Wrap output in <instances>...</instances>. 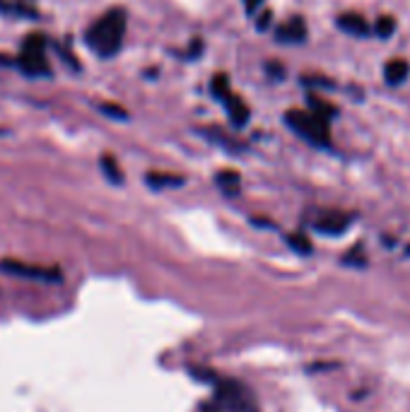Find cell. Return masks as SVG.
I'll return each mask as SVG.
<instances>
[{
	"mask_svg": "<svg viewBox=\"0 0 410 412\" xmlns=\"http://www.w3.org/2000/svg\"><path fill=\"white\" fill-rule=\"evenodd\" d=\"M374 32H377L379 39H389V36H394V32H396V20L394 17H379Z\"/></svg>",
	"mask_w": 410,
	"mask_h": 412,
	"instance_id": "9a60e30c",
	"label": "cell"
},
{
	"mask_svg": "<svg viewBox=\"0 0 410 412\" xmlns=\"http://www.w3.org/2000/svg\"><path fill=\"white\" fill-rule=\"evenodd\" d=\"M0 63H10V60H8V56H0Z\"/></svg>",
	"mask_w": 410,
	"mask_h": 412,
	"instance_id": "7402d4cb",
	"label": "cell"
},
{
	"mask_svg": "<svg viewBox=\"0 0 410 412\" xmlns=\"http://www.w3.org/2000/svg\"><path fill=\"white\" fill-rule=\"evenodd\" d=\"M99 167L104 169V174H107L109 181H114V184H121V181H124V177H121V169H119V165H116V160L112 155H104Z\"/></svg>",
	"mask_w": 410,
	"mask_h": 412,
	"instance_id": "4fadbf2b",
	"label": "cell"
},
{
	"mask_svg": "<svg viewBox=\"0 0 410 412\" xmlns=\"http://www.w3.org/2000/svg\"><path fill=\"white\" fill-rule=\"evenodd\" d=\"M126 32V12L124 10H112L97 20L87 29V46L95 53H99L102 58H112L116 51L121 48V41H124Z\"/></svg>",
	"mask_w": 410,
	"mask_h": 412,
	"instance_id": "6da1fadb",
	"label": "cell"
},
{
	"mask_svg": "<svg viewBox=\"0 0 410 412\" xmlns=\"http://www.w3.org/2000/svg\"><path fill=\"white\" fill-rule=\"evenodd\" d=\"M0 270L10 272V275H24V277H34V280H48V282H56L58 280V272L56 270H44V268H32V265H24L17 263V260H3L0 263Z\"/></svg>",
	"mask_w": 410,
	"mask_h": 412,
	"instance_id": "8992f818",
	"label": "cell"
},
{
	"mask_svg": "<svg viewBox=\"0 0 410 412\" xmlns=\"http://www.w3.org/2000/svg\"><path fill=\"white\" fill-rule=\"evenodd\" d=\"M217 184L227 191V196H237V191H239V174L237 172H222L217 177Z\"/></svg>",
	"mask_w": 410,
	"mask_h": 412,
	"instance_id": "5bb4252c",
	"label": "cell"
},
{
	"mask_svg": "<svg viewBox=\"0 0 410 412\" xmlns=\"http://www.w3.org/2000/svg\"><path fill=\"white\" fill-rule=\"evenodd\" d=\"M244 3H247V12H249V15H254V10L259 8L263 0H244Z\"/></svg>",
	"mask_w": 410,
	"mask_h": 412,
	"instance_id": "44dd1931",
	"label": "cell"
},
{
	"mask_svg": "<svg viewBox=\"0 0 410 412\" xmlns=\"http://www.w3.org/2000/svg\"><path fill=\"white\" fill-rule=\"evenodd\" d=\"M104 113H112V118H126V111L121 106H109V104H102L99 106Z\"/></svg>",
	"mask_w": 410,
	"mask_h": 412,
	"instance_id": "ac0fdd59",
	"label": "cell"
},
{
	"mask_svg": "<svg viewBox=\"0 0 410 412\" xmlns=\"http://www.w3.org/2000/svg\"><path fill=\"white\" fill-rule=\"evenodd\" d=\"M314 229L321 234H328V236H338L345 232L347 227L352 224V215H345V212H335V210H328L323 215L316 217L314 222Z\"/></svg>",
	"mask_w": 410,
	"mask_h": 412,
	"instance_id": "5b68a950",
	"label": "cell"
},
{
	"mask_svg": "<svg viewBox=\"0 0 410 412\" xmlns=\"http://www.w3.org/2000/svg\"><path fill=\"white\" fill-rule=\"evenodd\" d=\"M338 27L350 36H367L369 34V24H367L365 17L362 15H352V12L338 17Z\"/></svg>",
	"mask_w": 410,
	"mask_h": 412,
	"instance_id": "9c48e42d",
	"label": "cell"
},
{
	"mask_svg": "<svg viewBox=\"0 0 410 412\" xmlns=\"http://www.w3.org/2000/svg\"><path fill=\"white\" fill-rule=\"evenodd\" d=\"M148 184L155 186V189H164V186H181L183 179L176 177V174H148Z\"/></svg>",
	"mask_w": 410,
	"mask_h": 412,
	"instance_id": "7c38bea8",
	"label": "cell"
},
{
	"mask_svg": "<svg viewBox=\"0 0 410 412\" xmlns=\"http://www.w3.org/2000/svg\"><path fill=\"white\" fill-rule=\"evenodd\" d=\"M285 121L299 138L307 143L316 145V147H330V133H328V121L319 118L311 111H287Z\"/></svg>",
	"mask_w": 410,
	"mask_h": 412,
	"instance_id": "3957f363",
	"label": "cell"
},
{
	"mask_svg": "<svg viewBox=\"0 0 410 412\" xmlns=\"http://www.w3.org/2000/svg\"><path fill=\"white\" fill-rule=\"evenodd\" d=\"M271 20H273V12H263V15L259 17V20H256V27H259L261 29V32H263V29H268V27H271Z\"/></svg>",
	"mask_w": 410,
	"mask_h": 412,
	"instance_id": "d6986e66",
	"label": "cell"
},
{
	"mask_svg": "<svg viewBox=\"0 0 410 412\" xmlns=\"http://www.w3.org/2000/svg\"><path fill=\"white\" fill-rule=\"evenodd\" d=\"M410 75V65L406 63L403 58H394L387 63V68H384V77H387V82L391 87H396V84H403L408 80Z\"/></svg>",
	"mask_w": 410,
	"mask_h": 412,
	"instance_id": "30bf717a",
	"label": "cell"
},
{
	"mask_svg": "<svg viewBox=\"0 0 410 412\" xmlns=\"http://www.w3.org/2000/svg\"><path fill=\"white\" fill-rule=\"evenodd\" d=\"M290 244L295 246L299 253H309V251H311V244H309L307 239H304V236H299V234L290 236Z\"/></svg>",
	"mask_w": 410,
	"mask_h": 412,
	"instance_id": "e0dca14e",
	"label": "cell"
},
{
	"mask_svg": "<svg viewBox=\"0 0 410 412\" xmlns=\"http://www.w3.org/2000/svg\"><path fill=\"white\" fill-rule=\"evenodd\" d=\"M20 68L27 72V75H51V68H48V58H46V41L44 36L32 34L27 36L20 53Z\"/></svg>",
	"mask_w": 410,
	"mask_h": 412,
	"instance_id": "277c9868",
	"label": "cell"
},
{
	"mask_svg": "<svg viewBox=\"0 0 410 412\" xmlns=\"http://www.w3.org/2000/svg\"><path fill=\"white\" fill-rule=\"evenodd\" d=\"M275 39H278L280 44H302V41L307 39V24H304L302 17H292L287 24L278 27Z\"/></svg>",
	"mask_w": 410,
	"mask_h": 412,
	"instance_id": "52a82bcc",
	"label": "cell"
},
{
	"mask_svg": "<svg viewBox=\"0 0 410 412\" xmlns=\"http://www.w3.org/2000/svg\"><path fill=\"white\" fill-rule=\"evenodd\" d=\"M200 412H261L254 393L239 381H225L200 405Z\"/></svg>",
	"mask_w": 410,
	"mask_h": 412,
	"instance_id": "7a4b0ae2",
	"label": "cell"
},
{
	"mask_svg": "<svg viewBox=\"0 0 410 412\" xmlns=\"http://www.w3.org/2000/svg\"><path fill=\"white\" fill-rule=\"evenodd\" d=\"M210 89H212V94H215L217 99L222 101L225 96L230 94V84H227V77H225V75H215V77H212V82H210Z\"/></svg>",
	"mask_w": 410,
	"mask_h": 412,
	"instance_id": "2e32d148",
	"label": "cell"
},
{
	"mask_svg": "<svg viewBox=\"0 0 410 412\" xmlns=\"http://www.w3.org/2000/svg\"><path fill=\"white\" fill-rule=\"evenodd\" d=\"M309 108H311V113H316V116L323 118V121H330L333 116H338V108H335L333 104H328V101L319 99L316 94L309 96Z\"/></svg>",
	"mask_w": 410,
	"mask_h": 412,
	"instance_id": "8fae6325",
	"label": "cell"
},
{
	"mask_svg": "<svg viewBox=\"0 0 410 412\" xmlns=\"http://www.w3.org/2000/svg\"><path fill=\"white\" fill-rule=\"evenodd\" d=\"M200 48H203V44H200V39H195L193 44H191V51H188V58L198 56V53H200Z\"/></svg>",
	"mask_w": 410,
	"mask_h": 412,
	"instance_id": "ffe728a7",
	"label": "cell"
},
{
	"mask_svg": "<svg viewBox=\"0 0 410 412\" xmlns=\"http://www.w3.org/2000/svg\"><path fill=\"white\" fill-rule=\"evenodd\" d=\"M222 101H225V106H227V113H230V121H232V123H234L237 128L247 126V121H249V106L244 104L239 96L230 92Z\"/></svg>",
	"mask_w": 410,
	"mask_h": 412,
	"instance_id": "ba28073f",
	"label": "cell"
}]
</instances>
